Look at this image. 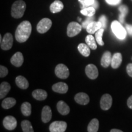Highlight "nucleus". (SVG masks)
Here are the masks:
<instances>
[{
    "instance_id": "nucleus-28",
    "label": "nucleus",
    "mask_w": 132,
    "mask_h": 132,
    "mask_svg": "<svg viewBox=\"0 0 132 132\" xmlns=\"http://www.w3.org/2000/svg\"><path fill=\"white\" fill-rule=\"evenodd\" d=\"M86 43L87 45L90 47V49L92 50H96L97 49V44L95 42V38L92 35H87L85 39Z\"/></svg>"
},
{
    "instance_id": "nucleus-6",
    "label": "nucleus",
    "mask_w": 132,
    "mask_h": 132,
    "mask_svg": "<svg viewBox=\"0 0 132 132\" xmlns=\"http://www.w3.org/2000/svg\"><path fill=\"white\" fill-rule=\"evenodd\" d=\"M55 74L61 79H66L69 76V70L67 66L62 64H59L55 68Z\"/></svg>"
},
{
    "instance_id": "nucleus-9",
    "label": "nucleus",
    "mask_w": 132,
    "mask_h": 132,
    "mask_svg": "<svg viewBox=\"0 0 132 132\" xmlns=\"http://www.w3.org/2000/svg\"><path fill=\"white\" fill-rule=\"evenodd\" d=\"M113 103V98L112 97L108 94H105L100 99V107L103 110H108L111 107Z\"/></svg>"
},
{
    "instance_id": "nucleus-29",
    "label": "nucleus",
    "mask_w": 132,
    "mask_h": 132,
    "mask_svg": "<svg viewBox=\"0 0 132 132\" xmlns=\"http://www.w3.org/2000/svg\"><path fill=\"white\" fill-rule=\"evenodd\" d=\"M21 111L23 114L25 116H29L31 114V105L28 102H24L21 105Z\"/></svg>"
},
{
    "instance_id": "nucleus-32",
    "label": "nucleus",
    "mask_w": 132,
    "mask_h": 132,
    "mask_svg": "<svg viewBox=\"0 0 132 132\" xmlns=\"http://www.w3.org/2000/svg\"><path fill=\"white\" fill-rule=\"evenodd\" d=\"M104 29H105L102 28L98 29V30L95 32V39H96L97 42L98 43V45H100V46L104 45V42L103 40H102V37H103Z\"/></svg>"
},
{
    "instance_id": "nucleus-7",
    "label": "nucleus",
    "mask_w": 132,
    "mask_h": 132,
    "mask_svg": "<svg viewBox=\"0 0 132 132\" xmlns=\"http://www.w3.org/2000/svg\"><path fill=\"white\" fill-rule=\"evenodd\" d=\"M67 128V123L64 121H54L50 125V131L64 132Z\"/></svg>"
},
{
    "instance_id": "nucleus-14",
    "label": "nucleus",
    "mask_w": 132,
    "mask_h": 132,
    "mask_svg": "<svg viewBox=\"0 0 132 132\" xmlns=\"http://www.w3.org/2000/svg\"><path fill=\"white\" fill-rule=\"evenodd\" d=\"M42 120L44 123H47L52 119V112L50 107L45 106L42 109Z\"/></svg>"
},
{
    "instance_id": "nucleus-43",
    "label": "nucleus",
    "mask_w": 132,
    "mask_h": 132,
    "mask_svg": "<svg viewBox=\"0 0 132 132\" xmlns=\"http://www.w3.org/2000/svg\"><path fill=\"white\" fill-rule=\"evenodd\" d=\"M78 20L81 21V19H80V18H78Z\"/></svg>"
},
{
    "instance_id": "nucleus-38",
    "label": "nucleus",
    "mask_w": 132,
    "mask_h": 132,
    "mask_svg": "<svg viewBox=\"0 0 132 132\" xmlns=\"http://www.w3.org/2000/svg\"><path fill=\"white\" fill-rule=\"evenodd\" d=\"M127 72L130 77H132V64H128L127 66Z\"/></svg>"
},
{
    "instance_id": "nucleus-15",
    "label": "nucleus",
    "mask_w": 132,
    "mask_h": 132,
    "mask_svg": "<svg viewBox=\"0 0 132 132\" xmlns=\"http://www.w3.org/2000/svg\"><path fill=\"white\" fill-rule=\"evenodd\" d=\"M75 100L78 104L85 105L89 102V97L86 94L80 92V93L76 94L75 96Z\"/></svg>"
},
{
    "instance_id": "nucleus-3",
    "label": "nucleus",
    "mask_w": 132,
    "mask_h": 132,
    "mask_svg": "<svg viewBox=\"0 0 132 132\" xmlns=\"http://www.w3.org/2000/svg\"><path fill=\"white\" fill-rule=\"evenodd\" d=\"M111 29L114 34L118 39L123 40L126 37L127 31L120 21H113L111 23Z\"/></svg>"
},
{
    "instance_id": "nucleus-2",
    "label": "nucleus",
    "mask_w": 132,
    "mask_h": 132,
    "mask_svg": "<svg viewBox=\"0 0 132 132\" xmlns=\"http://www.w3.org/2000/svg\"><path fill=\"white\" fill-rule=\"evenodd\" d=\"M26 8V3L22 0H18L12 6L11 15L15 19H20L24 15Z\"/></svg>"
},
{
    "instance_id": "nucleus-13",
    "label": "nucleus",
    "mask_w": 132,
    "mask_h": 132,
    "mask_svg": "<svg viewBox=\"0 0 132 132\" xmlns=\"http://www.w3.org/2000/svg\"><path fill=\"white\" fill-rule=\"evenodd\" d=\"M68 86L65 82H59L53 85L52 89L53 91L59 94H65L68 91Z\"/></svg>"
},
{
    "instance_id": "nucleus-25",
    "label": "nucleus",
    "mask_w": 132,
    "mask_h": 132,
    "mask_svg": "<svg viewBox=\"0 0 132 132\" xmlns=\"http://www.w3.org/2000/svg\"><path fill=\"white\" fill-rule=\"evenodd\" d=\"M16 104V100L12 97H8L5 98L2 102V107L4 109H9L12 108Z\"/></svg>"
},
{
    "instance_id": "nucleus-10",
    "label": "nucleus",
    "mask_w": 132,
    "mask_h": 132,
    "mask_svg": "<svg viewBox=\"0 0 132 132\" xmlns=\"http://www.w3.org/2000/svg\"><path fill=\"white\" fill-rule=\"evenodd\" d=\"M17 125L16 119L12 116H8L3 120V125L7 130H12L16 128Z\"/></svg>"
},
{
    "instance_id": "nucleus-18",
    "label": "nucleus",
    "mask_w": 132,
    "mask_h": 132,
    "mask_svg": "<svg viewBox=\"0 0 132 132\" xmlns=\"http://www.w3.org/2000/svg\"><path fill=\"white\" fill-rule=\"evenodd\" d=\"M57 109L59 113L62 115H67L70 112L69 106L67 105V104H66L62 100L58 102V103H57Z\"/></svg>"
},
{
    "instance_id": "nucleus-16",
    "label": "nucleus",
    "mask_w": 132,
    "mask_h": 132,
    "mask_svg": "<svg viewBox=\"0 0 132 132\" xmlns=\"http://www.w3.org/2000/svg\"><path fill=\"white\" fill-rule=\"evenodd\" d=\"M102 28V23L100 21H92L90 23L88 24L86 28V31L89 34H94L98 29Z\"/></svg>"
},
{
    "instance_id": "nucleus-19",
    "label": "nucleus",
    "mask_w": 132,
    "mask_h": 132,
    "mask_svg": "<svg viewBox=\"0 0 132 132\" xmlns=\"http://www.w3.org/2000/svg\"><path fill=\"white\" fill-rule=\"evenodd\" d=\"M15 82L16 86L22 89H26L29 87L28 81L23 76H18L15 79Z\"/></svg>"
},
{
    "instance_id": "nucleus-17",
    "label": "nucleus",
    "mask_w": 132,
    "mask_h": 132,
    "mask_svg": "<svg viewBox=\"0 0 132 132\" xmlns=\"http://www.w3.org/2000/svg\"><path fill=\"white\" fill-rule=\"evenodd\" d=\"M122 61V56L120 53H116L113 55L111 59V65L113 69H118Z\"/></svg>"
},
{
    "instance_id": "nucleus-36",
    "label": "nucleus",
    "mask_w": 132,
    "mask_h": 132,
    "mask_svg": "<svg viewBox=\"0 0 132 132\" xmlns=\"http://www.w3.org/2000/svg\"><path fill=\"white\" fill-rule=\"evenodd\" d=\"M99 21L102 23V28L103 29H105L106 27L107 24V19L105 15H102L99 19Z\"/></svg>"
},
{
    "instance_id": "nucleus-8",
    "label": "nucleus",
    "mask_w": 132,
    "mask_h": 132,
    "mask_svg": "<svg viewBox=\"0 0 132 132\" xmlns=\"http://www.w3.org/2000/svg\"><path fill=\"white\" fill-rule=\"evenodd\" d=\"M13 45V37L11 33H6L1 42V48L3 50H9Z\"/></svg>"
},
{
    "instance_id": "nucleus-41",
    "label": "nucleus",
    "mask_w": 132,
    "mask_h": 132,
    "mask_svg": "<svg viewBox=\"0 0 132 132\" xmlns=\"http://www.w3.org/2000/svg\"><path fill=\"white\" fill-rule=\"evenodd\" d=\"M92 7H94L95 8V9H97V8L98 7V1H97V0H95V2L93 4H92Z\"/></svg>"
},
{
    "instance_id": "nucleus-21",
    "label": "nucleus",
    "mask_w": 132,
    "mask_h": 132,
    "mask_svg": "<svg viewBox=\"0 0 132 132\" xmlns=\"http://www.w3.org/2000/svg\"><path fill=\"white\" fill-rule=\"evenodd\" d=\"M64 8V5L61 1L59 0H55L52 4L50 5V11L52 13H57L61 12Z\"/></svg>"
},
{
    "instance_id": "nucleus-23",
    "label": "nucleus",
    "mask_w": 132,
    "mask_h": 132,
    "mask_svg": "<svg viewBox=\"0 0 132 132\" xmlns=\"http://www.w3.org/2000/svg\"><path fill=\"white\" fill-rule=\"evenodd\" d=\"M11 90V85L7 82H3L0 86V98L2 99L9 93Z\"/></svg>"
},
{
    "instance_id": "nucleus-11",
    "label": "nucleus",
    "mask_w": 132,
    "mask_h": 132,
    "mask_svg": "<svg viewBox=\"0 0 132 132\" xmlns=\"http://www.w3.org/2000/svg\"><path fill=\"white\" fill-rule=\"evenodd\" d=\"M86 74L92 80H95L98 77V72L97 67L94 64H88L85 69Z\"/></svg>"
},
{
    "instance_id": "nucleus-12",
    "label": "nucleus",
    "mask_w": 132,
    "mask_h": 132,
    "mask_svg": "<svg viewBox=\"0 0 132 132\" xmlns=\"http://www.w3.org/2000/svg\"><path fill=\"white\" fill-rule=\"evenodd\" d=\"M23 56L22 53L20 52L15 53L11 59V64L17 67H19L21 66L23 63Z\"/></svg>"
},
{
    "instance_id": "nucleus-22",
    "label": "nucleus",
    "mask_w": 132,
    "mask_h": 132,
    "mask_svg": "<svg viewBox=\"0 0 132 132\" xmlns=\"http://www.w3.org/2000/svg\"><path fill=\"white\" fill-rule=\"evenodd\" d=\"M32 95L37 100H44L47 97V92L43 89H36L32 92Z\"/></svg>"
},
{
    "instance_id": "nucleus-31",
    "label": "nucleus",
    "mask_w": 132,
    "mask_h": 132,
    "mask_svg": "<svg viewBox=\"0 0 132 132\" xmlns=\"http://www.w3.org/2000/svg\"><path fill=\"white\" fill-rule=\"evenodd\" d=\"M23 131L24 132H34V130L30 122L27 120H23L21 123Z\"/></svg>"
},
{
    "instance_id": "nucleus-39",
    "label": "nucleus",
    "mask_w": 132,
    "mask_h": 132,
    "mask_svg": "<svg viewBox=\"0 0 132 132\" xmlns=\"http://www.w3.org/2000/svg\"><path fill=\"white\" fill-rule=\"evenodd\" d=\"M125 27H126L127 31L128 34H129L130 35L132 36V26L130 25V24H127L126 25H125Z\"/></svg>"
},
{
    "instance_id": "nucleus-26",
    "label": "nucleus",
    "mask_w": 132,
    "mask_h": 132,
    "mask_svg": "<svg viewBox=\"0 0 132 132\" xmlns=\"http://www.w3.org/2000/svg\"><path fill=\"white\" fill-rule=\"evenodd\" d=\"M99 127L98 120L97 119H93L87 126V131L89 132L98 131Z\"/></svg>"
},
{
    "instance_id": "nucleus-30",
    "label": "nucleus",
    "mask_w": 132,
    "mask_h": 132,
    "mask_svg": "<svg viewBox=\"0 0 132 132\" xmlns=\"http://www.w3.org/2000/svg\"><path fill=\"white\" fill-rule=\"evenodd\" d=\"M95 10L96 9H95L94 7H92V6H89V7L82 9L81 10L80 12L81 14H82L85 16H92L94 15V14H95Z\"/></svg>"
},
{
    "instance_id": "nucleus-20",
    "label": "nucleus",
    "mask_w": 132,
    "mask_h": 132,
    "mask_svg": "<svg viewBox=\"0 0 132 132\" xmlns=\"http://www.w3.org/2000/svg\"><path fill=\"white\" fill-rule=\"evenodd\" d=\"M111 54L108 51H106L104 53L101 59V65L103 67H108L111 64Z\"/></svg>"
},
{
    "instance_id": "nucleus-24",
    "label": "nucleus",
    "mask_w": 132,
    "mask_h": 132,
    "mask_svg": "<svg viewBox=\"0 0 132 132\" xmlns=\"http://www.w3.org/2000/svg\"><path fill=\"white\" fill-rule=\"evenodd\" d=\"M79 52L85 57H88L90 53V47L85 44H80L78 46Z\"/></svg>"
},
{
    "instance_id": "nucleus-33",
    "label": "nucleus",
    "mask_w": 132,
    "mask_h": 132,
    "mask_svg": "<svg viewBox=\"0 0 132 132\" xmlns=\"http://www.w3.org/2000/svg\"><path fill=\"white\" fill-rule=\"evenodd\" d=\"M82 5V9L84 8L89 7V6H92V4L95 2V0H78Z\"/></svg>"
},
{
    "instance_id": "nucleus-27",
    "label": "nucleus",
    "mask_w": 132,
    "mask_h": 132,
    "mask_svg": "<svg viewBox=\"0 0 132 132\" xmlns=\"http://www.w3.org/2000/svg\"><path fill=\"white\" fill-rule=\"evenodd\" d=\"M119 10L120 14L119 15V21L121 23H123L124 22V19L125 16L127 15V13L128 12V7L125 5H121L119 7Z\"/></svg>"
},
{
    "instance_id": "nucleus-5",
    "label": "nucleus",
    "mask_w": 132,
    "mask_h": 132,
    "mask_svg": "<svg viewBox=\"0 0 132 132\" xmlns=\"http://www.w3.org/2000/svg\"><path fill=\"white\" fill-rule=\"evenodd\" d=\"M81 29L82 26H81L77 22L75 21L70 22L67 26V36L70 37H73L78 34L81 31Z\"/></svg>"
},
{
    "instance_id": "nucleus-40",
    "label": "nucleus",
    "mask_w": 132,
    "mask_h": 132,
    "mask_svg": "<svg viewBox=\"0 0 132 132\" xmlns=\"http://www.w3.org/2000/svg\"><path fill=\"white\" fill-rule=\"evenodd\" d=\"M127 105L128 108L132 109V95H131L127 100Z\"/></svg>"
},
{
    "instance_id": "nucleus-42",
    "label": "nucleus",
    "mask_w": 132,
    "mask_h": 132,
    "mask_svg": "<svg viewBox=\"0 0 132 132\" xmlns=\"http://www.w3.org/2000/svg\"><path fill=\"white\" fill-rule=\"evenodd\" d=\"M111 132H122V131L120 130H118V129H112L111 130Z\"/></svg>"
},
{
    "instance_id": "nucleus-35",
    "label": "nucleus",
    "mask_w": 132,
    "mask_h": 132,
    "mask_svg": "<svg viewBox=\"0 0 132 132\" xmlns=\"http://www.w3.org/2000/svg\"><path fill=\"white\" fill-rule=\"evenodd\" d=\"M93 20H94L93 16H88V18H87V19L86 20L82 23V27L83 28L86 29L87 26H88V24L90 23L92 21H93Z\"/></svg>"
},
{
    "instance_id": "nucleus-1",
    "label": "nucleus",
    "mask_w": 132,
    "mask_h": 132,
    "mask_svg": "<svg viewBox=\"0 0 132 132\" xmlns=\"http://www.w3.org/2000/svg\"><path fill=\"white\" fill-rule=\"evenodd\" d=\"M32 31L31 23L28 21H23L18 26L15 31V39L17 42L23 43L29 39Z\"/></svg>"
},
{
    "instance_id": "nucleus-4",
    "label": "nucleus",
    "mask_w": 132,
    "mask_h": 132,
    "mask_svg": "<svg viewBox=\"0 0 132 132\" xmlns=\"http://www.w3.org/2000/svg\"><path fill=\"white\" fill-rule=\"evenodd\" d=\"M52 25V20L48 18H44L38 23L37 25V31L40 34H44L50 29Z\"/></svg>"
},
{
    "instance_id": "nucleus-34",
    "label": "nucleus",
    "mask_w": 132,
    "mask_h": 132,
    "mask_svg": "<svg viewBox=\"0 0 132 132\" xmlns=\"http://www.w3.org/2000/svg\"><path fill=\"white\" fill-rule=\"evenodd\" d=\"M8 74V70L4 66H0V77L1 78H4Z\"/></svg>"
},
{
    "instance_id": "nucleus-37",
    "label": "nucleus",
    "mask_w": 132,
    "mask_h": 132,
    "mask_svg": "<svg viewBox=\"0 0 132 132\" xmlns=\"http://www.w3.org/2000/svg\"><path fill=\"white\" fill-rule=\"evenodd\" d=\"M105 1L108 4L112 5V6H115V5L120 4L122 0H105Z\"/></svg>"
}]
</instances>
